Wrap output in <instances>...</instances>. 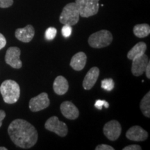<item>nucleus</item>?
Returning <instances> with one entry per match:
<instances>
[{
  "instance_id": "nucleus-8",
  "label": "nucleus",
  "mask_w": 150,
  "mask_h": 150,
  "mask_svg": "<svg viewBox=\"0 0 150 150\" xmlns=\"http://www.w3.org/2000/svg\"><path fill=\"white\" fill-rule=\"evenodd\" d=\"M21 51L17 47H11L7 50L5 55V61L7 64L15 69H20L22 66L20 60Z\"/></svg>"
},
{
  "instance_id": "nucleus-1",
  "label": "nucleus",
  "mask_w": 150,
  "mask_h": 150,
  "mask_svg": "<svg viewBox=\"0 0 150 150\" xmlns=\"http://www.w3.org/2000/svg\"><path fill=\"white\" fill-rule=\"evenodd\" d=\"M8 133L11 140L17 147L29 149L35 145L38 134L34 127L22 119L15 120L9 125Z\"/></svg>"
},
{
  "instance_id": "nucleus-30",
  "label": "nucleus",
  "mask_w": 150,
  "mask_h": 150,
  "mask_svg": "<svg viewBox=\"0 0 150 150\" xmlns=\"http://www.w3.org/2000/svg\"><path fill=\"white\" fill-rule=\"evenodd\" d=\"M0 150H7V148L4 147H0Z\"/></svg>"
},
{
  "instance_id": "nucleus-2",
  "label": "nucleus",
  "mask_w": 150,
  "mask_h": 150,
  "mask_svg": "<svg viewBox=\"0 0 150 150\" xmlns=\"http://www.w3.org/2000/svg\"><path fill=\"white\" fill-rule=\"evenodd\" d=\"M0 93L5 103L15 104L18 102L20 96V86L13 80H6L0 86Z\"/></svg>"
},
{
  "instance_id": "nucleus-15",
  "label": "nucleus",
  "mask_w": 150,
  "mask_h": 150,
  "mask_svg": "<svg viewBox=\"0 0 150 150\" xmlns=\"http://www.w3.org/2000/svg\"><path fill=\"white\" fill-rule=\"evenodd\" d=\"M87 56L83 52H79L72 56L70 61V66L76 71H81L85 67Z\"/></svg>"
},
{
  "instance_id": "nucleus-13",
  "label": "nucleus",
  "mask_w": 150,
  "mask_h": 150,
  "mask_svg": "<svg viewBox=\"0 0 150 150\" xmlns=\"http://www.w3.org/2000/svg\"><path fill=\"white\" fill-rule=\"evenodd\" d=\"M35 35V29L32 25L29 24L24 28L16 29L15 35L18 40L23 42H29Z\"/></svg>"
},
{
  "instance_id": "nucleus-24",
  "label": "nucleus",
  "mask_w": 150,
  "mask_h": 150,
  "mask_svg": "<svg viewBox=\"0 0 150 150\" xmlns=\"http://www.w3.org/2000/svg\"><path fill=\"white\" fill-rule=\"evenodd\" d=\"M13 4V0H0V8H8Z\"/></svg>"
},
{
  "instance_id": "nucleus-6",
  "label": "nucleus",
  "mask_w": 150,
  "mask_h": 150,
  "mask_svg": "<svg viewBox=\"0 0 150 150\" xmlns=\"http://www.w3.org/2000/svg\"><path fill=\"white\" fill-rule=\"evenodd\" d=\"M45 127L47 130L55 133L61 137L66 136L68 132L66 124L60 121L59 117L56 116H52L49 118L45 124Z\"/></svg>"
},
{
  "instance_id": "nucleus-25",
  "label": "nucleus",
  "mask_w": 150,
  "mask_h": 150,
  "mask_svg": "<svg viewBox=\"0 0 150 150\" xmlns=\"http://www.w3.org/2000/svg\"><path fill=\"white\" fill-rule=\"evenodd\" d=\"M113 147L112 146L108 145H105V144H102V145H99L95 147V150H114Z\"/></svg>"
},
{
  "instance_id": "nucleus-20",
  "label": "nucleus",
  "mask_w": 150,
  "mask_h": 150,
  "mask_svg": "<svg viewBox=\"0 0 150 150\" xmlns=\"http://www.w3.org/2000/svg\"><path fill=\"white\" fill-rule=\"evenodd\" d=\"M114 86H115V83H114V81L111 78L104 79L101 82V87H102V88L106 91H112L114 88Z\"/></svg>"
},
{
  "instance_id": "nucleus-14",
  "label": "nucleus",
  "mask_w": 150,
  "mask_h": 150,
  "mask_svg": "<svg viewBox=\"0 0 150 150\" xmlns=\"http://www.w3.org/2000/svg\"><path fill=\"white\" fill-rule=\"evenodd\" d=\"M99 75V69L97 67H93L89 70L86 74L83 81V88L88 91L93 88V87L96 83L97 79Z\"/></svg>"
},
{
  "instance_id": "nucleus-19",
  "label": "nucleus",
  "mask_w": 150,
  "mask_h": 150,
  "mask_svg": "<svg viewBox=\"0 0 150 150\" xmlns=\"http://www.w3.org/2000/svg\"><path fill=\"white\" fill-rule=\"evenodd\" d=\"M140 110L144 115L147 117H150V93H148L142 99L140 104Z\"/></svg>"
},
{
  "instance_id": "nucleus-11",
  "label": "nucleus",
  "mask_w": 150,
  "mask_h": 150,
  "mask_svg": "<svg viewBox=\"0 0 150 150\" xmlns=\"http://www.w3.org/2000/svg\"><path fill=\"white\" fill-rule=\"evenodd\" d=\"M126 137L132 141H144L148 138V133L140 126H134L131 127L126 133Z\"/></svg>"
},
{
  "instance_id": "nucleus-23",
  "label": "nucleus",
  "mask_w": 150,
  "mask_h": 150,
  "mask_svg": "<svg viewBox=\"0 0 150 150\" xmlns=\"http://www.w3.org/2000/svg\"><path fill=\"white\" fill-rule=\"evenodd\" d=\"M103 106H104L106 108H108L109 107V104L105 100H101V99H98L95 102V107L97 108V109L102 110Z\"/></svg>"
},
{
  "instance_id": "nucleus-28",
  "label": "nucleus",
  "mask_w": 150,
  "mask_h": 150,
  "mask_svg": "<svg viewBox=\"0 0 150 150\" xmlns=\"http://www.w3.org/2000/svg\"><path fill=\"white\" fill-rule=\"evenodd\" d=\"M6 117V112L4 110H0V127L2 125V121Z\"/></svg>"
},
{
  "instance_id": "nucleus-18",
  "label": "nucleus",
  "mask_w": 150,
  "mask_h": 150,
  "mask_svg": "<svg viewBox=\"0 0 150 150\" xmlns=\"http://www.w3.org/2000/svg\"><path fill=\"white\" fill-rule=\"evenodd\" d=\"M134 33L136 37L140 38L147 37L150 33V27L147 24H136L134 27Z\"/></svg>"
},
{
  "instance_id": "nucleus-9",
  "label": "nucleus",
  "mask_w": 150,
  "mask_h": 150,
  "mask_svg": "<svg viewBox=\"0 0 150 150\" xmlns=\"http://www.w3.org/2000/svg\"><path fill=\"white\" fill-rule=\"evenodd\" d=\"M103 132L105 136L111 141L118 139L122 132V127L120 122L117 120H110L105 124Z\"/></svg>"
},
{
  "instance_id": "nucleus-26",
  "label": "nucleus",
  "mask_w": 150,
  "mask_h": 150,
  "mask_svg": "<svg viewBox=\"0 0 150 150\" xmlns=\"http://www.w3.org/2000/svg\"><path fill=\"white\" fill-rule=\"evenodd\" d=\"M123 150H141L142 147L138 145H131L124 147Z\"/></svg>"
},
{
  "instance_id": "nucleus-3",
  "label": "nucleus",
  "mask_w": 150,
  "mask_h": 150,
  "mask_svg": "<svg viewBox=\"0 0 150 150\" xmlns=\"http://www.w3.org/2000/svg\"><path fill=\"white\" fill-rule=\"evenodd\" d=\"M112 42V35L108 30H100L90 35L89 45L93 48H104L108 47Z\"/></svg>"
},
{
  "instance_id": "nucleus-21",
  "label": "nucleus",
  "mask_w": 150,
  "mask_h": 150,
  "mask_svg": "<svg viewBox=\"0 0 150 150\" xmlns=\"http://www.w3.org/2000/svg\"><path fill=\"white\" fill-rule=\"evenodd\" d=\"M57 30L54 27H49L45 31V38L47 40H52L55 38Z\"/></svg>"
},
{
  "instance_id": "nucleus-5",
  "label": "nucleus",
  "mask_w": 150,
  "mask_h": 150,
  "mask_svg": "<svg viewBox=\"0 0 150 150\" xmlns=\"http://www.w3.org/2000/svg\"><path fill=\"white\" fill-rule=\"evenodd\" d=\"M99 0H76L79 16L82 18H89L95 16L99 11Z\"/></svg>"
},
{
  "instance_id": "nucleus-17",
  "label": "nucleus",
  "mask_w": 150,
  "mask_h": 150,
  "mask_svg": "<svg viewBox=\"0 0 150 150\" xmlns=\"http://www.w3.org/2000/svg\"><path fill=\"white\" fill-rule=\"evenodd\" d=\"M147 50V45L144 42H140L137 43L132 48L129 50L127 54V58L129 60H134L136 58L143 55Z\"/></svg>"
},
{
  "instance_id": "nucleus-16",
  "label": "nucleus",
  "mask_w": 150,
  "mask_h": 150,
  "mask_svg": "<svg viewBox=\"0 0 150 150\" xmlns=\"http://www.w3.org/2000/svg\"><path fill=\"white\" fill-rule=\"evenodd\" d=\"M53 89L54 93L57 95H65L69 89L68 81L64 76H58L54 81Z\"/></svg>"
},
{
  "instance_id": "nucleus-10",
  "label": "nucleus",
  "mask_w": 150,
  "mask_h": 150,
  "mask_svg": "<svg viewBox=\"0 0 150 150\" xmlns=\"http://www.w3.org/2000/svg\"><path fill=\"white\" fill-rule=\"evenodd\" d=\"M149 62L147 56L145 54L132 60L131 72L135 76H139L145 72L146 67Z\"/></svg>"
},
{
  "instance_id": "nucleus-4",
  "label": "nucleus",
  "mask_w": 150,
  "mask_h": 150,
  "mask_svg": "<svg viewBox=\"0 0 150 150\" xmlns=\"http://www.w3.org/2000/svg\"><path fill=\"white\" fill-rule=\"evenodd\" d=\"M79 16V13L75 2L69 3L63 8L59 21L63 24L73 26L78 23Z\"/></svg>"
},
{
  "instance_id": "nucleus-12",
  "label": "nucleus",
  "mask_w": 150,
  "mask_h": 150,
  "mask_svg": "<svg viewBox=\"0 0 150 150\" xmlns=\"http://www.w3.org/2000/svg\"><path fill=\"white\" fill-rule=\"evenodd\" d=\"M62 115L69 120H76L79 115V111L75 105L70 101H65L60 106Z\"/></svg>"
},
{
  "instance_id": "nucleus-29",
  "label": "nucleus",
  "mask_w": 150,
  "mask_h": 150,
  "mask_svg": "<svg viewBox=\"0 0 150 150\" xmlns=\"http://www.w3.org/2000/svg\"><path fill=\"white\" fill-rule=\"evenodd\" d=\"M145 73H146V76H147V79H150V62L149 61L148 62V64L147 65V67L145 69Z\"/></svg>"
},
{
  "instance_id": "nucleus-7",
  "label": "nucleus",
  "mask_w": 150,
  "mask_h": 150,
  "mask_svg": "<svg viewBox=\"0 0 150 150\" xmlns=\"http://www.w3.org/2000/svg\"><path fill=\"white\" fill-rule=\"evenodd\" d=\"M50 101L47 93H42L30 99L29 106L32 112H38L45 109L50 106Z\"/></svg>"
},
{
  "instance_id": "nucleus-27",
  "label": "nucleus",
  "mask_w": 150,
  "mask_h": 150,
  "mask_svg": "<svg viewBox=\"0 0 150 150\" xmlns=\"http://www.w3.org/2000/svg\"><path fill=\"white\" fill-rule=\"evenodd\" d=\"M6 45V39L3 34L0 33V50L3 49Z\"/></svg>"
},
{
  "instance_id": "nucleus-22",
  "label": "nucleus",
  "mask_w": 150,
  "mask_h": 150,
  "mask_svg": "<svg viewBox=\"0 0 150 150\" xmlns=\"http://www.w3.org/2000/svg\"><path fill=\"white\" fill-rule=\"evenodd\" d=\"M72 26L67 25V24H64V26H63L61 30L62 34L65 38L70 36L71 33H72Z\"/></svg>"
}]
</instances>
